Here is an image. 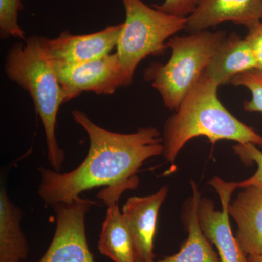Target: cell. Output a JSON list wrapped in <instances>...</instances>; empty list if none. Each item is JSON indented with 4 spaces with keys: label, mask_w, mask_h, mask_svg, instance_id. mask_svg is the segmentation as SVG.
Instances as JSON below:
<instances>
[{
    "label": "cell",
    "mask_w": 262,
    "mask_h": 262,
    "mask_svg": "<svg viewBox=\"0 0 262 262\" xmlns=\"http://www.w3.org/2000/svg\"><path fill=\"white\" fill-rule=\"evenodd\" d=\"M72 117L89 136V152L82 163L68 173L39 168L38 195L49 206L70 203L84 191L100 187L105 188L98 196L107 206L118 202L125 191L139 186L136 174L144 162L163 153V136L156 127L119 134L98 126L81 110H73Z\"/></svg>",
    "instance_id": "6da1fadb"
},
{
    "label": "cell",
    "mask_w": 262,
    "mask_h": 262,
    "mask_svg": "<svg viewBox=\"0 0 262 262\" xmlns=\"http://www.w3.org/2000/svg\"><path fill=\"white\" fill-rule=\"evenodd\" d=\"M220 84L204 72L176 113L165 122L163 156L174 163L188 141L206 136L214 145L219 141H234L262 147V136L237 120L221 103Z\"/></svg>",
    "instance_id": "7a4b0ae2"
},
{
    "label": "cell",
    "mask_w": 262,
    "mask_h": 262,
    "mask_svg": "<svg viewBox=\"0 0 262 262\" xmlns=\"http://www.w3.org/2000/svg\"><path fill=\"white\" fill-rule=\"evenodd\" d=\"M5 72L10 80L30 95L44 127L50 165L60 172L65 153L58 145L56 130L57 115L65 103L64 97L54 63L43 47L41 37L33 36L13 45L7 55Z\"/></svg>",
    "instance_id": "3957f363"
},
{
    "label": "cell",
    "mask_w": 262,
    "mask_h": 262,
    "mask_svg": "<svg viewBox=\"0 0 262 262\" xmlns=\"http://www.w3.org/2000/svg\"><path fill=\"white\" fill-rule=\"evenodd\" d=\"M227 37L222 31L204 30L169 39L170 59L165 64L152 63L144 72V78L159 92L167 108L177 111Z\"/></svg>",
    "instance_id": "277c9868"
},
{
    "label": "cell",
    "mask_w": 262,
    "mask_h": 262,
    "mask_svg": "<svg viewBox=\"0 0 262 262\" xmlns=\"http://www.w3.org/2000/svg\"><path fill=\"white\" fill-rule=\"evenodd\" d=\"M125 22L117 45L123 87L132 84L136 68L148 56L160 55L167 40L186 29L187 18L175 16L149 7L141 0H122Z\"/></svg>",
    "instance_id": "5b68a950"
},
{
    "label": "cell",
    "mask_w": 262,
    "mask_h": 262,
    "mask_svg": "<svg viewBox=\"0 0 262 262\" xmlns=\"http://www.w3.org/2000/svg\"><path fill=\"white\" fill-rule=\"evenodd\" d=\"M94 201L76 198L53 206L56 227L47 251L37 262H95L85 232V215Z\"/></svg>",
    "instance_id": "8992f818"
},
{
    "label": "cell",
    "mask_w": 262,
    "mask_h": 262,
    "mask_svg": "<svg viewBox=\"0 0 262 262\" xmlns=\"http://www.w3.org/2000/svg\"><path fill=\"white\" fill-rule=\"evenodd\" d=\"M220 196L222 210L215 209L209 198L201 196L198 213L200 226L207 239L218 250L221 262H248V255L243 251L232 233L229 222L228 206L231 196L237 189L236 182H227L218 177L209 182Z\"/></svg>",
    "instance_id": "52a82bcc"
},
{
    "label": "cell",
    "mask_w": 262,
    "mask_h": 262,
    "mask_svg": "<svg viewBox=\"0 0 262 262\" xmlns=\"http://www.w3.org/2000/svg\"><path fill=\"white\" fill-rule=\"evenodd\" d=\"M55 68L65 103L85 91L110 95L123 87L121 67L117 53L81 64Z\"/></svg>",
    "instance_id": "ba28073f"
},
{
    "label": "cell",
    "mask_w": 262,
    "mask_h": 262,
    "mask_svg": "<svg viewBox=\"0 0 262 262\" xmlns=\"http://www.w3.org/2000/svg\"><path fill=\"white\" fill-rule=\"evenodd\" d=\"M122 23L99 32L75 35L68 31L55 39L41 37L43 47L55 67L81 64L110 54L117 47Z\"/></svg>",
    "instance_id": "9c48e42d"
},
{
    "label": "cell",
    "mask_w": 262,
    "mask_h": 262,
    "mask_svg": "<svg viewBox=\"0 0 262 262\" xmlns=\"http://www.w3.org/2000/svg\"><path fill=\"white\" fill-rule=\"evenodd\" d=\"M168 193V186H165L150 195L131 196L122 207V218L132 239L136 262L155 261L157 221Z\"/></svg>",
    "instance_id": "30bf717a"
},
{
    "label": "cell",
    "mask_w": 262,
    "mask_h": 262,
    "mask_svg": "<svg viewBox=\"0 0 262 262\" xmlns=\"http://www.w3.org/2000/svg\"><path fill=\"white\" fill-rule=\"evenodd\" d=\"M262 20V0H202L187 17L189 33L207 30L225 22L251 27Z\"/></svg>",
    "instance_id": "8fae6325"
},
{
    "label": "cell",
    "mask_w": 262,
    "mask_h": 262,
    "mask_svg": "<svg viewBox=\"0 0 262 262\" xmlns=\"http://www.w3.org/2000/svg\"><path fill=\"white\" fill-rule=\"evenodd\" d=\"M244 189L228 206L237 227L234 236L246 255H262V185Z\"/></svg>",
    "instance_id": "7c38bea8"
},
{
    "label": "cell",
    "mask_w": 262,
    "mask_h": 262,
    "mask_svg": "<svg viewBox=\"0 0 262 262\" xmlns=\"http://www.w3.org/2000/svg\"><path fill=\"white\" fill-rule=\"evenodd\" d=\"M191 185L192 195L186 202L182 213L183 222L188 232L187 239L183 243L178 253L152 262H221L220 256L200 226L198 207L201 194L193 181H191Z\"/></svg>",
    "instance_id": "4fadbf2b"
},
{
    "label": "cell",
    "mask_w": 262,
    "mask_h": 262,
    "mask_svg": "<svg viewBox=\"0 0 262 262\" xmlns=\"http://www.w3.org/2000/svg\"><path fill=\"white\" fill-rule=\"evenodd\" d=\"M257 70V63L247 41L234 33L221 45L206 72L220 85L230 83L236 76Z\"/></svg>",
    "instance_id": "5bb4252c"
},
{
    "label": "cell",
    "mask_w": 262,
    "mask_h": 262,
    "mask_svg": "<svg viewBox=\"0 0 262 262\" xmlns=\"http://www.w3.org/2000/svg\"><path fill=\"white\" fill-rule=\"evenodd\" d=\"M23 213L10 201L5 187L0 190V262H24L29 246L22 231Z\"/></svg>",
    "instance_id": "9a60e30c"
},
{
    "label": "cell",
    "mask_w": 262,
    "mask_h": 262,
    "mask_svg": "<svg viewBox=\"0 0 262 262\" xmlns=\"http://www.w3.org/2000/svg\"><path fill=\"white\" fill-rule=\"evenodd\" d=\"M98 248L115 262H136L134 245L117 202L108 205Z\"/></svg>",
    "instance_id": "2e32d148"
},
{
    "label": "cell",
    "mask_w": 262,
    "mask_h": 262,
    "mask_svg": "<svg viewBox=\"0 0 262 262\" xmlns=\"http://www.w3.org/2000/svg\"><path fill=\"white\" fill-rule=\"evenodd\" d=\"M23 0H0V37L25 39L23 29L18 24V13L23 9Z\"/></svg>",
    "instance_id": "e0dca14e"
},
{
    "label": "cell",
    "mask_w": 262,
    "mask_h": 262,
    "mask_svg": "<svg viewBox=\"0 0 262 262\" xmlns=\"http://www.w3.org/2000/svg\"><path fill=\"white\" fill-rule=\"evenodd\" d=\"M230 83L243 86L251 91V99L244 103L246 111L262 113V71L256 69L239 74Z\"/></svg>",
    "instance_id": "ac0fdd59"
},
{
    "label": "cell",
    "mask_w": 262,
    "mask_h": 262,
    "mask_svg": "<svg viewBox=\"0 0 262 262\" xmlns=\"http://www.w3.org/2000/svg\"><path fill=\"white\" fill-rule=\"evenodd\" d=\"M233 150L236 155H238L239 159L244 164L256 163L258 168L256 173L242 182H236L237 188H246L250 186L262 185V152L256 147L255 144H239L237 143L233 146Z\"/></svg>",
    "instance_id": "d6986e66"
},
{
    "label": "cell",
    "mask_w": 262,
    "mask_h": 262,
    "mask_svg": "<svg viewBox=\"0 0 262 262\" xmlns=\"http://www.w3.org/2000/svg\"><path fill=\"white\" fill-rule=\"evenodd\" d=\"M202 0H165L163 4L152 7L163 13L175 16L187 18L196 9Z\"/></svg>",
    "instance_id": "ffe728a7"
},
{
    "label": "cell",
    "mask_w": 262,
    "mask_h": 262,
    "mask_svg": "<svg viewBox=\"0 0 262 262\" xmlns=\"http://www.w3.org/2000/svg\"><path fill=\"white\" fill-rule=\"evenodd\" d=\"M248 29L245 39L252 50L257 63V70L262 71V20L248 27Z\"/></svg>",
    "instance_id": "44dd1931"
},
{
    "label": "cell",
    "mask_w": 262,
    "mask_h": 262,
    "mask_svg": "<svg viewBox=\"0 0 262 262\" xmlns=\"http://www.w3.org/2000/svg\"><path fill=\"white\" fill-rule=\"evenodd\" d=\"M248 262H262V255H249Z\"/></svg>",
    "instance_id": "7402d4cb"
}]
</instances>
